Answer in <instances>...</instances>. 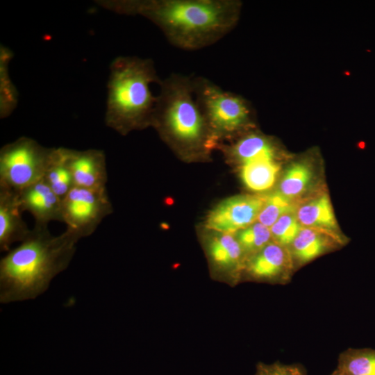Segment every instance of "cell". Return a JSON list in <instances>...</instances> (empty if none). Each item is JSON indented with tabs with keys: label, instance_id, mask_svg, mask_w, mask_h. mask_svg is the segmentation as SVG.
<instances>
[{
	"label": "cell",
	"instance_id": "25",
	"mask_svg": "<svg viewBox=\"0 0 375 375\" xmlns=\"http://www.w3.org/2000/svg\"><path fill=\"white\" fill-rule=\"evenodd\" d=\"M254 375H305V374L299 365L275 362L272 364L258 363Z\"/></svg>",
	"mask_w": 375,
	"mask_h": 375
},
{
	"label": "cell",
	"instance_id": "3",
	"mask_svg": "<svg viewBox=\"0 0 375 375\" xmlns=\"http://www.w3.org/2000/svg\"><path fill=\"white\" fill-rule=\"evenodd\" d=\"M105 122L120 134L151 125L156 96L151 90L159 84L151 58L118 56L110 65Z\"/></svg>",
	"mask_w": 375,
	"mask_h": 375
},
{
	"label": "cell",
	"instance_id": "15",
	"mask_svg": "<svg viewBox=\"0 0 375 375\" xmlns=\"http://www.w3.org/2000/svg\"><path fill=\"white\" fill-rule=\"evenodd\" d=\"M333 236L311 228L302 227L290 245L292 255L300 263L312 260L326 251L332 244Z\"/></svg>",
	"mask_w": 375,
	"mask_h": 375
},
{
	"label": "cell",
	"instance_id": "23",
	"mask_svg": "<svg viewBox=\"0 0 375 375\" xmlns=\"http://www.w3.org/2000/svg\"><path fill=\"white\" fill-rule=\"evenodd\" d=\"M236 238L244 253L251 256L260 251L272 239L270 228L259 222L240 231Z\"/></svg>",
	"mask_w": 375,
	"mask_h": 375
},
{
	"label": "cell",
	"instance_id": "5",
	"mask_svg": "<svg viewBox=\"0 0 375 375\" xmlns=\"http://www.w3.org/2000/svg\"><path fill=\"white\" fill-rule=\"evenodd\" d=\"M192 83L212 142L239 137L254 128V108L244 97L224 90L201 76H192Z\"/></svg>",
	"mask_w": 375,
	"mask_h": 375
},
{
	"label": "cell",
	"instance_id": "2",
	"mask_svg": "<svg viewBox=\"0 0 375 375\" xmlns=\"http://www.w3.org/2000/svg\"><path fill=\"white\" fill-rule=\"evenodd\" d=\"M80 239L66 229L53 235L47 226L35 225L20 244L0 261V302L34 299L69 266Z\"/></svg>",
	"mask_w": 375,
	"mask_h": 375
},
{
	"label": "cell",
	"instance_id": "20",
	"mask_svg": "<svg viewBox=\"0 0 375 375\" xmlns=\"http://www.w3.org/2000/svg\"><path fill=\"white\" fill-rule=\"evenodd\" d=\"M313 178V170L308 161L303 160L294 162L285 172L278 192L287 198L294 199L308 190Z\"/></svg>",
	"mask_w": 375,
	"mask_h": 375
},
{
	"label": "cell",
	"instance_id": "9",
	"mask_svg": "<svg viewBox=\"0 0 375 375\" xmlns=\"http://www.w3.org/2000/svg\"><path fill=\"white\" fill-rule=\"evenodd\" d=\"M22 211L29 212L38 226H47L51 221L62 222V199L51 189L45 179L18 191Z\"/></svg>",
	"mask_w": 375,
	"mask_h": 375
},
{
	"label": "cell",
	"instance_id": "12",
	"mask_svg": "<svg viewBox=\"0 0 375 375\" xmlns=\"http://www.w3.org/2000/svg\"><path fill=\"white\" fill-rule=\"evenodd\" d=\"M290 253L274 242H271L248 260L247 269L250 276L262 281H276L288 277L292 266Z\"/></svg>",
	"mask_w": 375,
	"mask_h": 375
},
{
	"label": "cell",
	"instance_id": "8",
	"mask_svg": "<svg viewBox=\"0 0 375 375\" xmlns=\"http://www.w3.org/2000/svg\"><path fill=\"white\" fill-rule=\"evenodd\" d=\"M265 199L266 197L251 194L226 199L210 211L205 225L222 233L240 231L258 219Z\"/></svg>",
	"mask_w": 375,
	"mask_h": 375
},
{
	"label": "cell",
	"instance_id": "24",
	"mask_svg": "<svg viewBox=\"0 0 375 375\" xmlns=\"http://www.w3.org/2000/svg\"><path fill=\"white\" fill-rule=\"evenodd\" d=\"M302 227L296 211H293L280 217L269 228L274 242L287 248L292 244Z\"/></svg>",
	"mask_w": 375,
	"mask_h": 375
},
{
	"label": "cell",
	"instance_id": "4",
	"mask_svg": "<svg viewBox=\"0 0 375 375\" xmlns=\"http://www.w3.org/2000/svg\"><path fill=\"white\" fill-rule=\"evenodd\" d=\"M158 85L151 125L180 149L207 150L213 142L195 99L192 76L172 74Z\"/></svg>",
	"mask_w": 375,
	"mask_h": 375
},
{
	"label": "cell",
	"instance_id": "6",
	"mask_svg": "<svg viewBox=\"0 0 375 375\" xmlns=\"http://www.w3.org/2000/svg\"><path fill=\"white\" fill-rule=\"evenodd\" d=\"M53 148L21 137L0 150V187L19 191L44 177Z\"/></svg>",
	"mask_w": 375,
	"mask_h": 375
},
{
	"label": "cell",
	"instance_id": "26",
	"mask_svg": "<svg viewBox=\"0 0 375 375\" xmlns=\"http://www.w3.org/2000/svg\"><path fill=\"white\" fill-rule=\"evenodd\" d=\"M331 375H337V374L333 372Z\"/></svg>",
	"mask_w": 375,
	"mask_h": 375
},
{
	"label": "cell",
	"instance_id": "19",
	"mask_svg": "<svg viewBox=\"0 0 375 375\" xmlns=\"http://www.w3.org/2000/svg\"><path fill=\"white\" fill-rule=\"evenodd\" d=\"M337 375H375V349H349L341 353Z\"/></svg>",
	"mask_w": 375,
	"mask_h": 375
},
{
	"label": "cell",
	"instance_id": "18",
	"mask_svg": "<svg viewBox=\"0 0 375 375\" xmlns=\"http://www.w3.org/2000/svg\"><path fill=\"white\" fill-rule=\"evenodd\" d=\"M228 151L241 164L260 156L278 153L276 146L269 138L252 130L239 136Z\"/></svg>",
	"mask_w": 375,
	"mask_h": 375
},
{
	"label": "cell",
	"instance_id": "11",
	"mask_svg": "<svg viewBox=\"0 0 375 375\" xmlns=\"http://www.w3.org/2000/svg\"><path fill=\"white\" fill-rule=\"evenodd\" d=\"M18 191L0 187V249L9 251L10 246L22 242L31 232L24 221Z\"/></svg>",
	"mask_w": 375,
	"mask_h": 375
},
{
	"label": "cell",
	"instance_id": "22",
	"mask_svg": "<svg viewBox=\"0 0 375 375\" xmlns=\"http://www.w3.org/2000/svg\"><path fill=\"white\" fill-rule=\"evenodd\" d=\"M297 208L292 199L276 192L266 197L257 220L270 228L280 217L288 212L296 211Z\"/></svg>",
	"mask_w": 375,
	"mask_h": 375
},
{
	"label": "cell",
	"instance_id": "17",
	"mask_svg": "<svg viewBox=\"0 0 375 375\" xmlns=\"http://www.w3.org/2000/svg\"><path fill=\"white\" fill-rule=\"evenodd\" d=\"M208 252L215 265L225 270H234L242 264L244 251L231 233H222L208 244Z\"/></svg>",
	"mask_w": 375,
	"mask_h": 375
},
{
	"label": "cell",
	"instance_id": "1",
	"mask_svg": "<svg viewBox=\"0 0 375 375\" xmlns=\"http://www.w3.org/2000/svg\"><path fill=\"white\" fill-rule=\"evenodd\" d=\"M97 3L119 15L151 21L174 47L196 51L215 44L237 26L239 0H101Z\"/></svg>",
	"mask_w": 375,
	"mask_h": 375
},
{
	"label": "cell",
	"instance_id": "14",
	"mask_svg": "<svg viewBox=\"0 0 375 375\" xmlns=\"http://www.w3.org/2000/svg\"><path fill=\"white\" fill-rule=\"evenodd\" d=\"M276 156L262 155L242 163L241 176L247 188L259 192L274 185L281 169L280 164L276 160Z\"/></svg>",
	"mask_w": 375,
	"mask_h": 375
},
{
	"label": "cell",
	"instance_id": "13",
	"mask_svg": "<svg viewBox=\"0 0 375 375\" xmlns=\"http://www.w3.org/2000/svg\"><path fill=\"white\" fill-rule=\"evenodd\" d=\"M296 215L303 227L325 232L339 240L338 223L328 194H319L304 202L297 208Z\"/></svg>",
	"mask_w": 375,
	"mask_h": 375
},
{
	"label": "cell",
	"instance_id": "16",
	"mask_svg": "<svg viewBox=\"0 0 375 375\" xmlns=\"http://www.w3.org/2000/svg\"><path fill=\"white\" fill-rule=\"evenodd\" d=\"M44 178L62 199L74 186L68 163V148L53 147Z\"/></svg>",
	"mask_w": 375,
	"mask_h": 375
},
{
	"label": "cell",
	"instance_id": "10",
	"mask_svg": "<svg viewBox=\"0 0 375 375\" xmlns=\"http://www.w3.org/2000/svg\"><path fill=\"white\" fill-rule=\"evenodd\" d=\"M68 163L74 186L90 189L106 188L108 172L103 151L68 149Z\"/></svg>",
	"mask_w": 375,
	"mask_h": 375
},
{
	"label": "cell",
	"instance_id": "7",
	"mask_svg": "<svg viewBox=\"0 0 375 375\" xmlns=\"http://www.w3.org/2000/svg\"><path fill=\"white\" fill-rule=\"evenodd\" d=\"M112 212L106 188L74 186L62 199V222L79 239L92 235Z\"/></svg>",
	"mask_w": 375,
	"mask_h": 375
},
{
	"label": "cell",
	"instance_id": "21",
	"mask_svg": "<svg viewBox=\"0 0 375 375\" xmlns=\"http://www.w3.org/2000/svg\"><path fill=\"white\" fill-rule=\"evenodd\" d=\"M13 52L5 46L0 47V117L10 116L16 108L19 93L9 74V64Z\"/></svg>",
	"mask_w": 375,
	"mask_h": 375
}]
</instances>
